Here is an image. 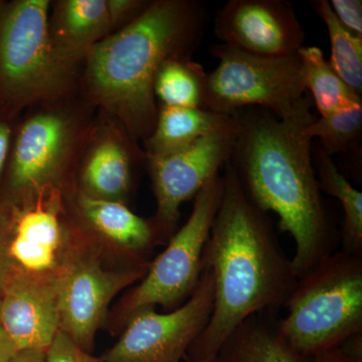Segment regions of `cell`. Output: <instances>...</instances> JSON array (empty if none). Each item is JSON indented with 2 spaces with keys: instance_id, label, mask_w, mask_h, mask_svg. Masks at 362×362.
Returning <instances> with one entry per match:
<instances>
[{
  "instance_id": "obj_1",
  "label": "cell",
  "mask_w": 362,
  "mask_h": 362,
  "mask_svg": "<svg viewBox=\"0 0 362 362\" xmlns=\"http://www.w3.org/2000/svg\"><path fill=\"white\" fill-rule=\"evenodd\" d=\"M311 98L292 115L278 118L264 109L233 114L238 133L230 164L243 189L259 209L277 214L279 228L295 243L298 279L334 252V235L321 199L305 133L315 120Z\"/></svg>"
},
{
  "instance_id": "obj_2",
  "label": "cell",
  "mask_w": 362,
  "mask_h": 362,
  "mask_svg": "<svg viewBox=\"0 0 362 362\" xmlns=\"http://www.w3.org/2000/svg\"><path fill=\"white\" fill-rule=\"evenodd\" d=\"M223 169V195L202 256L213 275V312L187 362L218 356L250 317L285 308L298 282L269 214L249 199L228 162Z\"/></svg>"
},
{
  "instance_id": "obj_3",
  "label": "cell",
  "mask_w": 362,
  "mask_h": 362,
  "mask_svg": "<svg viewBox=\"0 0 362 362\" xmlns=\"http://www.w3.org/2000/svg\"><path fill=\"white\" fill-rule=\"evenodd\" d=\"M206 23V8L194 0H151L137 20L90 51L81 71V96L144 141L158 116L157 74L168 59L192 57Z\"/></svg>"
},
{
  "instance_id": "obj_4",
  "label": "cell",
  "mask_w": 362,
  "mask_h": 362,
  "mask_svg": "<svg viewBox=\"0 0 362 362\" xmlns=\"http://www.w3.org/2000/svg\"><path fill=\"white\" fill-rule=\"evenodd\" d=\"M96 113L80 92L26 109L14 133L0 199L23 204L54 190L65 192Z\"/></svg>"
},
{
  "instance_id": "obj_5",
  "label": "cell",
  "mask_w": 362,
  "mask_h": 362,
  "mask_svg": "<svg viewBox=\"0 0 362 362\" xmlns=\"http://www.w3.org/2000/svg\"><path fill=\"white\" fill-rule=\"evenodd\" d=\"M279 333L313 357L362 335V256L333 252L304 277L285 305Z\"/></svg>"
},
{
  "instance_id": "obj_6",
  "label": "cell",
  "mask_w": 362,
  "mask_h": 362,
  "mask_svg": "<svg viewBox=\"0 0 362 362\" xmlns=\"http://www.w3.org/2000/svg\"><path fill=\"white\" fill-rule=\"evenodd\" d=\"M49 0H11L0 7V107H30L78 93L80 73L59 61L47 33Z\"/></svg>"
},
{
  "instance_id": "obj_7",
  "label": "cell",
  "mask_w": 362,
  "mask_h": 362,
  "mask_svg": "<svg viewBox=\"0 0 362 362\" xmlns=\"http://www.w3.org/2000/svg\"><path fill=\"white\" fill-rule=\"evenodd\" d=\"M211 54L218 59V65L206 74L204 108L207 110L233 115L256 107L285 118L310 97L298 52L263 57L220 45Z\"/></svg>"
},
{
  "instance_id": "obj_8",
  "label": "cell",
  "mask_w": 362,
  "mask_h": 362,
  "mask_svg": "<svg viewBox=\"0 0 362 362\" xmlns=\"http://www.w3.org/2000/svg\"><path fill=\"white\" fill-rule=\"evenodd\" d=\"M223 180L221 173L207 181L195 195L189 218L168 240L164 251L150 262L148 271L120 305L125 322L133 312L161 306L175 310L192 296L201 281L202 256L220 206Z\"/></svg>"
},
{
  "instance_id": "obj_9",
  "label": "cell",
  "mask_w": 362,
  "mask_h": 362,
  "mask_svg": "<svg viewBox=\"0 0 362 362\" xmlns=\"http://www.w3.org/2000/svg\"><path fill=\"white\" fill-rule=\"evenodd\" d=\"M78 233L80 228L57 273L61 331L81 349L90 352L112 300L140 282L150 262L108 270L90 247H75Z\"/></svg>"
},
{
  "instance_id": "obj_10",
  "label": "cell",
  "mask_w": 362,
  "mask_h": 362,
  "mask_svg": "<svg viewBox=\"0 0 362 362\" xmlns=\"http://www.w3.org/2000/svg\"><path fill=\"white\" fill-rule=\"evenodd\" d=\"M214 280L204 267L192 296L175 310L158 313L156 307L133 312L118 341L105 352V362H181L211 318Z\"/></svg>"
},
{
  "instance_id": "obj_11",
  "label": "cell",
  "mask_w": 362,
  "mask_h": 362,
  "mask_svg": "<svg viewBox=\"0 0 362 362\" xmlns=\"http://www.w3.org/2000/svg\"><path fill=\"white\" fill-rule=\"evenodd\" d=\"M237 133V121L232 115L187 148L147 158L146 169L156 201V213L151 220L161 240H168L177 230L181 206L194 199L207 181L221 173L230 161Z\"/></svg>"
},
{
  "instance_id": "obj_12",
  "label": "cell",
  "mask_w": 362,
  "mask_h": 362,
  "mask_svg": "<svg viewBox=\"0 0 362 362\" xmlns=\"http://www.w3.org/2000/svg\"><path fill=\"white\" fill-rule=\"evenodd\" d=\"M6 204L11 269L37 275L58 273L78 230L65 192L54 190L33 201Z\"/></svg>"
},
{
  "instance_id": "obj_13",
  "label": "cell",
  "mask_w": 362,
  "mask_h": 362,
  "mask_svg": "<svg viewBox=\"0 0 362 362\" xmlns=\"http://www.w3.org/2000/svg\"><path fill=\"white\" fill-rule=\"evenodd\" d=\"M146 165V154L139 140L115 117L97 110L71 185L92 199L127 204L136 175Z\"/></svg>"
},
{
  "instance_id": "obj_14",
  "label": "cell",
  "mask_w": 362,
  "mask_h": 362,
  "mask_svg": "<svg viewBox=\"0 0 362 362\" xmlns=\"http://www.w3.org/2000/svg\"><path fill=\"white\" fill-rule=\"evenodd\" d=\"M214 33L226 47L263 57L297 54L305 42L292 4L282 0H230L216 13Z\"/></svg>"
},
{
  "instance_id": "obj_15",
  "label": "cell",
  "mask_w": 362,
  "mask_h": 362,
  "mask_svg": "<svg viewBox=\"0 0 362 362\" xmlns=\"http://www.w3.org/2000/svg\"><path fill=\"white\" fill-rule=\"evenodd\" d=\"M0 327L18 351H47L61 331L57 273L11 269L0 294Z\"/></svg>"
},
{
  "instance_id": "obj_16",
  "label": "cell",
  "mask_w": 362,
  "mask_h": 362,
  "mask_svg": "<svg viewBox=\"0 0 362 362\" xmlns=\"http://www.w3.org/2000/svg\"><path fill=\"white\" fill-rule=\"evenodd\" d=\"M65 197L71 218L88 238L116 247L133 263L148 262L145 255L161 240L151 218H141L124 202L92 199L73 185Z\"/></svg>"
},
{
  "instance_id": "obj_17",
  "label": "cell",
  "mask_w": 362,
  "mask_h": 362,
  "mask_svg": "<svg viewBox=\"0 0 362 362\" xmlns=\"http://www.w3.org/2000/svg\"><path fill=\"white\" fill-rule=\"evenodd\" d=\"M47 33L62 63L80 73L95 45L111 35L106 0H54Z\"/></svg>"
},
{
  "instance_id": "obj_18",
  "label": "cell",
  "mask_w": 362,
  "mask_h": 362,
  "mask_svg": "<svg viewBox=\"0 0 362 362\" xmlns=\"http://www.w3.org/2000/svg\"><path fill=\"white\" fill-rule=\"evenodd\" d=\"M156 127L143 141L147 158H157L187 148L225 124L232 115L204 108L158 106Z\"/></svg>"
},
{
  "instance_id": "obj_19",
  "label": "cell",
  "mask_w": 362,
  "mask_h": 362,
  "mask_svg": "<svg viewBox=\"0 0 362 362\" xmlns=\"http://www.w3.org/2000/svg\"><path fill=\"white\" fill-rule=\"evenodd\" d=\"M218 356L223 362H312L302 356L279 333L277 324L261 318H247L233 331Z\"/></svg>"
},
{
  "instance_id": "obj_20",
  "label": "cell",
  "mask_w": 362,
  "mask_h": 362,
  "mask_svg": "<svg viewBox=\"0 0 362 362\" xmlns=\"http://www.w3.org/2000/svg\"><path fill=\"white\" fill-rule=\"evenodd\" d=\"M298 56L305 87L320 117L332 115L362 104L361 95L350 89L338 77L320 47L304 45L298 51Z\"/></svg>"
},
{
  "instance_id": "obj_21",
  "label": "cell",
  "mask_w": 362,
  "mask_h": 362,
  "mask_svg": "<svg viewBox=\"0 0 362 362\" xmlns=\"http://www.w3.org/2000/svg\"><path fill=\"white\" fill-rule=\"evenodd\" d=\"M320 190L335 197L343 209L341 240L343 251L362 256V194L340 173L332 157L322 149L313 158Z\"/></svg>"
},
{
  "instance_id": "obj_22",
  "label": "cell",
  "mask_w": 362,
  "mask_h": 362,
  "mask_svg": "<svg viewBox=\"0 0 362 362\" xmlns=\"http://www.w3.org/2000/svg\"><path fill=\"white\" fill-rule=\"evenodd\" d=\"M206 73L192 57L166 61L157 74L154 95L158 106L204 108Z\"/></svg>"
},
{
  "instance_id": "obj_23",
  "label": "cell",
  "mask_w": 362,
  "mask_h": 362,
  "mask_svg": "<svg viewBox=\"0 0 362 362\" xmlns=\"http://www.w3.org/2000/svg\"><path fill=\"white\" fill-rule=\"evenodd\" d=\"M311 4L327 28L331 68L350 89L361 95L362 37L350 33L338 21L327 0H317Z\"/></svg>"
},
{
  "instance_id": "obj_24",
  "label": "cell",
  "mask_w": 362,
  "mask_h": 362,
  "mask_svg": "<svg viewBox=\"0 0 362 362\" xmlns=\"http://www.w3.org/2000/svg\"><path fill=\"white\" fill-rule=\"evenodd\" d=\"M305 133L311 140L318 138L320 149L330 156L356 149L362 133V104L332 115L316 117Z\"/></svg>"
},
{
  "instance_id": "obj_25",
  "label": "cell",
  "mask_w": 362,
  "mask_h": 362,
  "mask_svg": "<svg viewBox=\"0 0 362 362\" xmlns=\"http://www.w3.org/2000/svg\"><path fill=\"white\" fill-rule=\"evenodd\" d=\"M45 362H105L78 346L65 333L59 331L45 351Z\"/></svg>"
},
{
  "instance_id": "obj_26",
  "label": "cell",
  "mask_w": 362,
  "mask_h": 362,
  "mask_svg": "<svg viewBox=\"0 0 362 362\" xmlns=\"http://www.w3.org/2000/svg\"><path fill=\"white\" fill-rule=\"evenodd\" d=\"M106 2L112 35L137 20L146 11L151 0H106Z\"/></svg>"
},
{
  "instance_id": "obj_27",
  "label": "cell",
  "mask_w": 362,
  "mask_h": 362,
  "mask_svg": "<svg viewBox=\"0 0 362 362\" xmlns=\"http://www.w3.org/2000/svg\"><path fill=\"white\" fill-rule=\"evenodd\" d=\"M329 4L338 21L350 33L362 37L361 0H331Z\"/></svg>"
},
{
  "instance_id": "obj_28",
  "label": "cell",
  "mask_w": 362,
  "mask_h": 362,
  "mask_svg": "<svg viewBox=\"0 0 362 362\" xmlns=\"http://www.w3.org/2000/svg\"><path fill=\"white\" fill-rule=\"evenodd\" d=\"M20 117L0 107V185L4 180L7 162L13 146L14 133Z\"/></svg>"
},
{
  "instance_id": "obj_29",
  "label": "cell",
  "mask_w": 362,
  "mask_h": 362,
  "mask_svg": "<svg viewBox=\"0 0 362 362\" xmlns=\"http://www.w3.org/2000/svg\"><path fill=\"white\" fill-rule=\"evenodd\" d=\"M312 362H362V335L312 357Z\"/></svg>"
},
{
  "instance_id": "obj_30",
  "label": "cell",
  "mask_w": 362,
  "mask_h": 362,
  "mask_svg": "<svg viewBox=\"0 0 362 362\" xmlns=\"http://www.w3.org/2000/svg\"><path fill=\"white\" fill-rule=\"evenodd\" d=\"M8 240V209L6 202L0 199V294L11 270L7 251Z\"/></svg>"
},
{
  "instance_id": "obj_31",
  "label": "cell",
  "mask_w": 362,
  "mask_h": 362,
  "mask_svg": "<svg viewBox=\"0 0 362 362\" xmlns=\"http://www.w3.org/2000/svg\"><path fill=\"white\" fill-rule=\"evenodd\" d=\"M16 352L18 350L14 347L13 342L0 328V362H11Z\"/></svg>"
},
{
  "instance_id": "obj_32",
  "label": "cell",
  "mask_w": 362,
  "mask_h": 362,
  "mask_svg": "<svg viewBox=\"0 0 362 362\" xmlns=\"http://www.w3.org/2000/svg\"><path fill=\"white\" fill-rule=\"evenodd\" d=\"M11 362H45V351L40 350H21Z\"/></svg>"
},
{
  "instance_id": "obj_33",
  "label": "cell",
  "mask_w": 362,
  "mask_h": 362,
  "mask_svg": "<svg viewBox=\"0 0 362 362\" xmlns=\"http://www.w3.org/2000/svg\"><path fill=\"white\" fill-rule=\"evenodd\" d=\"M197 362H223L220 357L218 356L209 357V358L204 359V361H197Z\"/></svg>"
},
{
  "instance_id": "obj_34",
  "label": "cell",
  "mask_w": 362,
  "mask_h": 362,
  "mask_svg": "<svg viewBox=\"0 0 362 362\" xmlns=\"http://www.w3.org/2000/svg\"><path fill=\"white\" fill-rule=\"evenodd\" d=\"M4 1H6V0H0V7L4 4Z\"/></svg>"
},
{
  "instance_id": "obj_35",
  "label": "cell",
  "mask_w": 362,
  "mask_h": 362,
  "mask_svg": "<svg viewBox=\"0 0 362 362\" xmlns=\"http://www.w3.org/2000/svg\"><path fill=\"white\" fill-rule=\"evenodd\" d=\"M0 328H1V327H0Z\"/></svg>"
}]
</instances>
